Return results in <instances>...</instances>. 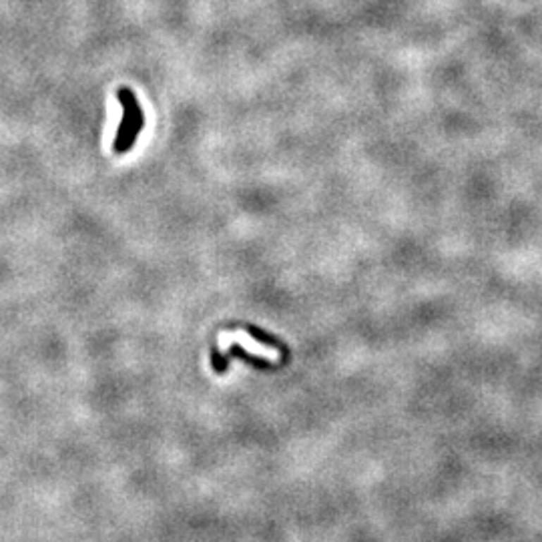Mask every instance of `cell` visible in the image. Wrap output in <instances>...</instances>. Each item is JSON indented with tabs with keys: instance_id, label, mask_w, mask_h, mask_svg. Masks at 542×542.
<instances>
[{
	"instance_id": "1",
	"label": "cell",
	"mask_w": 542,
	"mask_h": 542,
	"mask_svg": "<svg viewBox=\"0 0 542 542\" xmlns=\"http://www.w3.org/2000/svg\"><path fill=\"white\" fill-rule=\"evenodd\" d=\"M117 99H119L123 115H121L119 129H117L115 141H113V153L125 155L135 147L139 133L145 129V113H143V106L139 103L137 94L133 93L129 87H119Z\"/></svg>"
},
{
	"instance_id": "2",
	"label": "cell",
	"mask_w": 542,
	"mask_h": 542,
	"mask_svg": "<svg viewBox=\"0 0 542 542\" xmlns=\"http://www.w3.org/2000/svg\"><path fill=\"white\" fill-rule=\"evenodd\" d=\"M225 340L241 342V344L245 345V347L252 352L253 356H261L265 357V359H271V362H276V359L279 357L278 352H273V350H269V347H264V345L255 344L252 338H250V335H245L243 331H238V333H223V335H221V342H225Z\"/></svg>"
}]
</instances>
